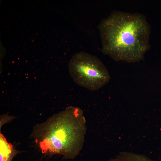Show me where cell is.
Wrapping results in <instances>:
<instances>
[{
    "label": "cell",
    "mask_w": 161,
    "mask_h": 161,
    "mask_svg": "<svg viewBox=\"0 0 161 161\" xmlns=\"http://www.w3.org/2000/svg\"><path fill=\"white\" fill-rule=\"evenodd\" d=\"M97 27L101 52L115 61L138 62L149 48L150 25L140 14L114 11Z\"/></svg>",
    "instance_id": "cell-1"
},
{
    "label": "cell",
    "mask_w": 161,
    "mask_h": 161,
    "mask_svg": "<svg viewBox=\"0 0 161 161\" xmlns=\"http://www.w3.org/2000/svg\"><path fill=\"white\" fill-rule=\"evenodd\" d=\"M85 123L82 111L69 107L45 122L37 124L31 136L42 153L73 158L83 145Z\"/></svg>",
    "instance_id": "cell-2"
},
{
    "label": "cell",
    "mask_w": 161,
    "mask_h": 161,
    "mask_svg": "<svg viewBox=\"0 0 161 161\" xmlns=\"http://www.w3.org/2000/svg\"><path fill=\"white\" fill-rule=\"evenodd\" d=\"M14 146L9 143L4 135L0 133V161H12L18 153Z\"/></svg>",
    "instance_id": "cell-4"
},
{
    "label": "cell",
    "mask_w": 161,
    "mask_h": 161,
    "mask_svg": "<svg viewBox=\"0 0 161 161\" xmlns=\"http://www.w3.org/2000/svg\"><path fill=\"white\" fill-rule=\"evenodd\" d=\"M110 161H154L145 156L133 153H122L116 159Z\"/></svg>",
    "instance_id": "cell-5"
},
{
    "label": "cell",
    "mask_w": 161,
    "mask_h": 161,
    "mask_svg": "<svg viewBox=\"0 0 161 161\" xmlns=\"http://www.w3.org/2000/svg\"><path fill=\"white\" fill-rule=\"evenodd\" d=\"M68 67L70 76L75 83L90 91L99 89L110 79L107 69L101 61L86 52L74 54Z\"/></svg>",
    "instance_id": "cell-3"
}]
</instances>
